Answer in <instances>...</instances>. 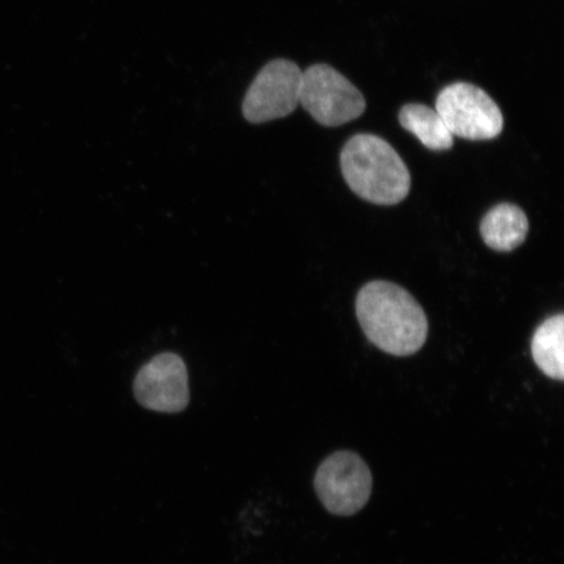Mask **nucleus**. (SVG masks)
<instances>
[{"label":"nucleus","mask_w":564,"mask_h":564,"mask_svg":"<svg viewBox=\"0 0 564 564\" xmlns=\"http://www.w3.org/2000/svg\"><path fill=\"white\" fill-rule=\"evenodd\" d=\"M435 110L453 137L484 141L502 133L505 119L492 98L469 83H455L436 97Z\"/></svg>","instance_id":"20e7f679"},{"label":"nucleus","mask_w":564,"mask_h":564,"mask_svg":"<svg viewBox=\"0 0 564 564\" xmlns=\"http://www.w3.org/2000/svg\"><path fill=\"white\" fill-rule=\"evenodd\" d=\"M356 313L366 337L388 355L405 357L426 343L429 323L413 295L390 281H371L359 291Z\"/></svg>","instance_id":"f257e3e1"},{"label":"nucleus","mask_w":564,"mask_h":564,"mask_svg":"<svg viewBox=\"0 0 564 564\" xmlns=\"http://www.w3.org/2000/svg\"><path fill=\"white\" fill-rule=\"evenodd\" d=\"M532 356L539 369L554 380L564 378V315L550 316L535 329Z\"/></svg>","instance_id":"9d476101"},{"label":"nucleus","mask_w":564,"mask_h":564,"mask_svg":"<svg viewBox=\"0 0 564 564\" xmlns=\"http://www.w3.org/2000/svg\"><path fill=\"white\" fill-rule=\"evenodd\" d=\"M340 164L351 192L377 206H394L411 192V173L403 159L371 133L352 137L343 148Z\"/></svg>","instance_id":"f03ea898"},{"label":"nucleus","mask_w":564,"mask_h":564,"mask_svg":"<svg viewBox=\"0 0 564 564\" xmlns=\"http://www.w3.org/2000/svg\"><path fill=\"white\" fill-rule=\"evenodd\" d=\"M479 230L490 249L509 252L524 243L529 230L528 217L514 204H498L485 215Z\"/></svg>","instance_id":"6e6552de"},{"label":"nucleus","mask_w":564,"mask_h":564,"mask_svg":"<svg viewBox=\"0 0 564 564\" xmlns=\"http://www.w3.org/2000/svg\"><path fill=\"white\" fill-rule=\"evenodd\" d=\"M400 124L413 133L430 151H448L454 145L453 133L438 111L422 104H408L399 112Z\"/></svg>","instance_id":"1a4fd4ad"},{"label":"nucleus","mask_w":564,"mask_h":564,"mask_svg":"<svg viewBox=\"0 0 564 564\" xmlns=\"http://www.w3.org/2000/svg\"><path fill=\"white\" fill-rule=\"evenodd\" d=\"M139 404L154 412L178 413L188 405V373L174 352H162L140 369L133 383Z\"/></svg>","instance_id":"0eeeda50"},{"label":"nucleus","mask_w":564,"mask_h":564,"mask_svg":"<svg viewBox=\"0 0 564 564\" xmlns=\"http://www.w3.org/2000/svg\"><path fill=\"white\" fill-rule=\"evenodd\" d=\"M301 82L302 70L294 62L268 63L245 96L242 111L247 121L265 123L292 115L300 105Z\"/></svg>","instance_id":"423d86ee"},{"label":"nucleus","mask_w":564,"mask_h":564,"mask_svg":"<svg viewBox=\"0 0 564 564\" xmlns=\"http://www.w3.org/2000/svg\"><path fill=\"white\" fill-rule=\"evenodd\" d=\"M314 486L317 498L329 513L351 517L368 505L372 475L361 456L351 451H337L317 468Z\"/></svg>","instance_id":"39448f33"},{"label":"nucleus","mask_w":564,"mask_h":564,"mask_svg":"<svg viewBox=\"0 0 564 564\" xmlns=\"http://www.w3.org/2000/svg\"><path fill=\"white\" fill-rule=\"evenodd\" d=\"M300 105L317 123L326 127L355 121L366 110L361 90L328 65H314L303 70Z\"/></svg>","instance_id":"7ed1b4c3"}]
</instances>
